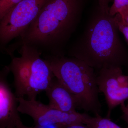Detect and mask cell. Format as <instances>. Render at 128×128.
<instances>
[{
  "mask_svg": "<svg viewBox=\"0 0 128 128\" xmlns=\"http://www.w3.org/2000/svg\"><path fill=\"white\" fill-rule=\"evenodd\" d=\"M87 0H48L14 46L23 44L40 52L65 56L64 48L81 20Z\"/></svg>",
  "mask_w": 128,
  "mask_h": 128,
  "instance_id": "1",
  "label": "cell"
},
{
  "mask_svg": "<svg viewBox=\"0 0 128 128\" xmlns=\"http://www.w3.org/2000/svg\"><path fill=\"white\" fill-rule=\"evenodd\" d=\"M114 16L98 3L88 19L80 36L70 48L69 57L82 60L94 70L122 68L127 54L120 37Z\"/></svg>",
  "mask_w": 128,
  "mask_h": 128,
  "instance_id": "2",
  "label": "cell"
},
{
  "mask_svg": "<svg viewBox=\"0 0 128 128\" xmlns=\"http://www.w3.org/2000/svg\"><path fill=\"white\" fill-rule=\"evenodd\" d=\"M44 59L54 77L75 96L80 108L95 115L100 114V92L94 68L74 57L45 54Z\"/></svg>",
  "mask_w": 128,
  "mask_h": 128,
  "instance_id": "3",
  "label": "cell"
},
{
  "mask_svg": "<svg viewBox=\"0 0 128 128\" xmlns=\"http://www.w3.org/2000/svg\"><path fill=\"white\" fill-rule=\"evenodd\" d=\"M20 57H13L8 66L14 76L15 94L18 98L28 97L36 99L46 89L54 76L48 64L41 57L40 51L27 44H23Z\"/></svg>",
  "mask_w": 128,
  "mask_h": 128,
  "instance_id": "4",
  "label": "cell"
},
{
  "mask_svg": "<svg viewBox=\"0 0 128 128\" xmlns=\"http://www.w3.org/2000/svg\"><path fill=\"white\" fill-rule=\"evenodd\" d=\"M48 0H22L0 20V46L4 51L8 44L20 37L37 18Z\"/></svg>",
  "mask_w": 128,
  "mask_h": 128,
  "instance_id": "5",
  "label": "cell"
},
{
  "mask_svg": "<svg viewBox=\"0 0 128 128\" xmlns=\"http://www.w3.org/2000/svg\"><path fill=\"white\" fill-rule=\"evenodd\" d=\"M19 113L28 115L34 120L35 126L58 124L68 126L76 124H86L89 115L76 112H66L50 108L36 99L18 98Z\"/></svg>",
  "mask_w": 128,
  "mask_h": 128,
  "instance_id": "6",
  "label": "cell"
},
{
  "mask_svg": "<svg viewBox=\"0 0 128 128\" xmlns=\"http://www.w3.org/2000/svg\"><path fill=\"white\" fill-rule=\"evenodd\" d=\"M96 81L107 104V118H110L112 111L128 99V76L124 75L120 67L103 68L98 71Z\"/></svg>",
  "mask_w": 128,
  "mask_h": 128,
  "instance_id": "7",
  "label": "cell"
},
{
  "mask_svg": "<svg viewBox=\"0 0 128 128\" xmlns=\"http://www.w3.org/2000/svg\"><path fill=\"white\" fill-rule=\"evenodd\" d=\"M10 72L8 66H5L0 72V128L16 127L21 121L18 98L8 80Z\"/></svg>",
  "mask_w": 128,
  "mask_h": 128,
  "instance_id": "8",
  "label": "cell"
},
{
  "mask_svg": "<svg viewBox=\"0 0 128 128\" xmlns=\"http://www.w3.org/2000/svg\"><path fill=\"white\" fill-rule=\"evenodd\" d=\"M50 108L61 112H76L80 108L79 102L75 96L57 78L54 77L45 90Z\"/></svg>",
  "mask_w": 128,
  "mask_h": 128,
  "instance_id": "9",
  "label": "cell"
},
{
  "mask_svg": "<svg viewBox=\"0 0 128 128\" xmlns=\"http://www.w3.org/2000/svg\"><path fill=\"white\" fill-rule=\"evenodd\" d=\"M86 124L91 128H123L108 118H103L100 114L95 116H89Z\"/></svg>",
  "mask_w": 128,
  "mask_h": 128,
  "instance_id": "10",
  "label": "cell"
},
{
  "mask_svg": "<svg viewBox=\"0 0 128 128\" xmlns=\"http://www.w3.org/2000/svg\"><path fill=\"white\" fill-rule=\"evenodd\" d=\"M22 0H0V20L8 12Z\"/></svg>",
  "mask_w": 128,
  "mask_h": 128,
  "instance_id": "11",
  "label": "cell"
},
{
  "mask_svg": "<svg viewBox=\"0 0 128 128\" xmlns=\"http://www.w3.org/2000/svg\"><path fill=\"white\" fill-rule=\"evenodd\" d=\"M113 2V4L109 9V13L111 16H116L128 6V0H114Z\"/></svg>",
  "mask_w": 128,
  "mask_h": 128,
  "instance_id": "12",
  "label": "cell"
},
{
  "mask_svg": "<svg viewBox=\"0 0 128 128\" xmlns=\"http://www.w3.org/2000/svg\"><path fill=\"white\" fill-rule=\"evenodd\" d=\"M114 18L118 30L123 34L128 42V26L124 23L120 14H117L114 16Z\"/></svg>",
  "mask_w": 128,
  "mask_h": 128,
  "instance_id": "13",
  "label": "cell"
},
{
  "mask_svg": "<svg viewBox=\"0 0 128 128\" xmlns=\"http://www.w3.org/2000/svg\"><path fill=\"white\" fill-rule=\"evenodd\" d=\"M121 110L122 112V119L126 122L127 124V127L126 128H128V104L127 105L124 104V103L121 105Z\"/></svg>",
  "mask_w": 128,
  "mask_h": 128,
  "instance_id": "14",
  "label": "cell"
},
{
  "mask_svg": "<svg viewBox=\"0 0 128 128\" xmlns=\"http://www.w3.org/2000/svg\"><path fill=\"white\" fill-rule=\"evenodd\" d=\"M98 3L100 7L104 9L109 10L110 2H112L114 0H98Z\"/></svg>",
  "mask_w": 128,
  "mask_h": 128,
  "instance_id": "15",
  "label": "cell"
},
{
  "mask_svg": "<svg viewBox=\"0 0 128 128\" xmlns=\"http://www.w3.org/2000/svg\"><path fill=\"white\" fill-rule=\"evenodd\" d=\"M119 14L121 16L124 23L128 26V6L124 9Z\"/></svg>",
  "mask_w": 128,
  "mask_h": 128,
  "instance_id": "16",
  "label": "cell"
},
{
  "mask_svg": "<svg viewBox=\"0 0 128 128\" xmlns=\"http://www.w3.org/2000/svg\"><path fill=\"white\" fill-rule=\"evenodd\" d=\"M62 128H91L86 124H76L68 126H63Z\"/></svg>",
  "mask_w": 128,
  "mask_h": 128,
  "instance_id": "17",
  "label": "cell"
},
{
  "mask_svg": "<svg viewBox=\"0 0 128 128\" xmlns=\"http://www.w3.org/2000/svg\"><path fill=\"white\" fill-rule=\"evenodd\" d=\"M62 125L60 124H54L44 126H35V128H62Z\"/></svg>",
  "mask_w": 128,
  "mask_h": 128,
  "instance_id": "18",
  "label": "cell"
},
{
  "mask_svg": "<svg viewBox=\"0 0 128 128\" xmlns=\"http://www.w3.org/2000/svg\"><path fill=\"white\" fill-rule=\"evenodd\" d=\"M16 128H35L34 127V128H30V127H27L25 126L22 123V122L21 121H19L18 123L16 125Z\"/></svg>",
  "mask_w": 128,
  "mask_h": 128,
  "instance_id": "19",
  "label": "cell"
},
{
  "mask_svg": "<svg viewBox=\"0 0 128 128\" xmlns=\"http://www.w3.org/2000/svg\"><path fill=\"white\" fill-rule=\"evenodd\" d=\"M16 128V127H7V128Z\"/></svg>",
  "mask_w": 128,
  "mask_h": 128,
  "instance_id": "20",
  "label": "cell"
},
{
  "mask_svg": "<svg viewBox=\"0 0 128 128\" xmlns=\"http://www.w3.org/2000/svg\"><path fill=\"white\" fill-rule=\"evenodd\" d=\"M13 56H12V57H13ZM10 57H11V56H10Z\"/></svg>",
  "mask_w": 128,
  "mask_h": 128,
  "instance_id": "21",
  "label": "cell"
}]
</instances>
